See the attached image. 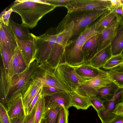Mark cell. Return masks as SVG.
I'll use <instances>...</instances> for the list:
<instances>
[{
  "label": "cell",
  "instance_id": "cell-27",
  "mask_svg": "<svg viewBox=\"0 0 123 123\" xmlns=\"http://www.w3.org/2000/svg\"><path fill=\"white\" fill-rule=\"evenodd\" d=\"M111 45L112 55L122 53L123 50V25L121 24Z\"/></svg>",
  "mask_w": 123,
  "mask_h": 123
},
{
  "label": "cell",
  "instance_id": "cell-11",
  "mask_svg": "<svg viewBox=\"0 0 123 123\" xmlns=\"http://www.w3.org/2000/svg\"><path fill=\"white\" fill-rule=\"evenodd\" d=\"M17 47L27 65L36 60L37 52V36L32 34L29 40L20 41L16 39Z\"/></svg>",
  "mask_w": 123,
  "mask_h": 123
},
{
  "label": "cell",
  "instance_id": "cell-43",
  "mask_svg": "<svg viewBox=\"0 0 123 123\" xmlns=\"http://www.w3.org/2000/svg\"><path fill=\"white\" fill-rule=\"evenodd\" d=\"M36 105L30 114L28 115H26V123H34Z\"/></svg>",
  "mask_w": 123,
  "mask_h": 123
},
{
  "label": "cell",
  "instance_id": "cell-30",
  "mask_svg": "<svg viewBox=\"0 0 123 123\" xmlns=\"http://www.w3.org/2000/svg\"><path fill=\"white\" fill-rule=\"evenodd\" d=\"M109 78L119 88H123V72L112 69L106 71Z\"/></svg>",
  "mask_w": 123,
  "mask_h": 123
},
{
  "label": "cell",
  "instance_id": "cell-19",
  "mask_svg": "<svg viewBox=\"0 0 123 123\" xmlns=\"http://www.w3.org/2000/svg\"><path fill=\"white\" fill-rule=\"evenodd\" d=\"M0 102L6 106L11 79L4 67L2 62L0 63Z\"/></svg>",
  "mask_w": 123,
  "mask_h": 123
},
{
  "label": "cell",
  "instance_id": "cell-17",
  "mask_svg": "<svg viewBox=\"0 0 123 123\" xmlns=\"http://www.w3.org/2000/svg\"><path fill=\"white\" fill-rule=\"evenodd\" d=\"M111 44L97 52L88 61L89 63L97 69L102 68L107 61L112 56Z\"/></svg>",
  "mask_w": 123,
  "mask_h": 123
},
{
  "label": "cell",
  "instance_id": "cell-31",
  "mask_svg": "<svg viewBox=\"0 0 123 123\" xmlns=\"http://www.w3.org/2000/svg\"><path fill=\"white\" fill-rule=\"evenodd\" d=\"M123 61V55L122 53L112 55L106 62L102 68L106 70L112 69Z\"/></svg>",
  "mask_w": 123,
  "mask_h": 123
},
{
  "label": "cell",
  "instance_id": "cell-21",
  "mask_svg": "<svg viewBox=\"0 0 123 123\" xmlns=\"http://www.w3.org/2000/svg\"><path fill=\"white\" fill-rule=\"evenodd\" d=\"M8 26L13 33L16 39L20 41L30 39L32 33L29 32L28 28L22 24L17 23L10 18Z\"/></svg>",
  "mask_w": 123,
  "mask_h": 123
},
{
  "label": "cell",
  "instance_id": "cell-8",
  "mask_svg": "<svg viewBox=\"0 0 123 123\" xmlns=\"http://www.w3.org/2000/svg\"><path fill=\"white\" fill-rule=\"evenodd\" d=\"M96 77L86 80L76 91L79 94L88 97L96 96L99 90L112 82L107 76L106 72L98 69Z\"/></svg>",
  "mask_w": 123,
  "mask_h": 123
},
{
  "label": "cell",
  "instance_id": "cell-4",
  "mask_svg": "<svg viewBox=\"0 0 123 123\" xmlns=\"http://www.w3.org/2000/svg\"><path fill=\"white\" fill-rule=\"evenodd\" d=\"M62 28L59 31L55 43L47 61L50 65L56 68L65 62V49L74 33V23L72 21L61 24Z\"/></svg>",
  "mask_w": 123,
  "mask_h": 123
},
{
  "label": "cell",
  "instance_id": "cell-46",
  "mask_svg": "<svg viewBox=\"0 0 123 123\" xmlns=\"http://www.w3.org/2000/svg\"><path fill=\"white\" fill-rule=\"evenodd\" d=\"M113 10L116 13L120 15L123 23V5L121 7Z\"/></svg>",
  "mask_w": 123,
  "mask_h": 123
},
{
  "label": "cell",
  "instance_id": "cell-44",
  "mask_svg": "<svg viewBox=\"0 0 123 123\" xmlns=\"http://www.w3.org/2000/svg\"><path fill=\"white\" fill-rule=\"evenodd\" d=\"M12 123H26V115L20 118H15L11 119Z\"/></svg>",
  "mask_w": 123,
  "mask_h": 123
},
{
  "label": "cell",
  "instance_id": "cell-34",
  "mask_svg": "<svg viewBox=\"0 0 123 123\" xmlns=\"http://www.w3.org/2000/svg\"><path fill=\"white\" fill-rule=\"evenodd\" d=\"M68 110L64 107L62 108L58 114L55 123H68Z\"/></svg>",
  "mask_w": 123,
  "mask_h": 123
},
{
  "label": "cell",
  "instance_id": "cell-33",
  "mask_svg": "<svg viewBox=\"0 0 123 123\" xmlns=\"http://www.w3.org/2000/svg\"><path fill=\"white\" fill-rule=\"evenodd\" d=\"M91 106L98 112L105 108L103 102L96 96H92L88 97Z\"/></svg>",
  "mask_w": 123,
  "mask_h": 123
},
{
  "label": "cell",
  "instance_id": "cell-32",
  "mask_svg": "<svg viewBox=\"0 0 123 123\" xmlns=\"http://www.w3.org/2000/svg\"><path fill=\"white\" fill-rule=\"evenodd\" d=\"M62 107L51 108L45 111L44 117L46 118L47 123H55L58 114Z\"/></svg>",
  "mask_w": 123,
  "mask_h": 123
},
{
  "label": "cell",
  "instance_id": "cell-10",
  "mask_svg": "<svg viewBox=\"0 0 123 123\" xmlns=\"http://www.w3.org/2000/svg\"><path fill=\"white\" fill-rule=\"evenodd\" d=\"M56 68L62 78L72 91H76L86 80L80 77L74 68L66 62L60 64Z\"/></svg>",
  "mask_w": 123,
  "mask_h": 123
},
{
  "label": "cell",
  "instance_id": "cell-6",
  "mask_svg": "<svg viewBox=\"0 0 123 123\" xmlns=\"http://www.w3.org/2000/svg\"><path fill=\"white\" fill-rule=\"evenodd\" d=\"M39 64L36 60L30 63L23 72L12 78L7 100L19 93L23 95L32 80V77Z\"/></svg>",
  "mask_w": 123,
  "mask_h": 123
},
{
  "label": "cell",
  "instance_id": "cell-18",
  "mask_svg": "<svg viewBox=\"0 0 123 123\" xmlns=\"http://www.w3.org/2000/svg\"><path fill=\"white\" fill-rule=\"evenodd\" d=\"M0 45L9 47L13 51L17 47L16 39L8 26L0 25Z\"/></svg>",
  "mask_w": 123,
  "mask_h": 123
},
{
  "label": "cell",
  "instance_id": "cell-9",
  "mask_svg": "<svg viewBox=\"0 0 123 123\" xmlns=\"http://www.w3.org/2000/svg\"><path fill=\"white\" fill-rule=\"evenodd\" d=\"M110 0H74L66 7L68 13L104 9L110 10Z\"/></svg>",
  "mask_w": 123,
  "mask_h": 123
},
{
  "label": "cell",
  "instance_id": "cell-50",
  "mask_svg": "<svg viewBox=\"0 0 123 123\" xmlns=\"http://www.w3.org/2000/svg\"><path fill=\"white\" fill-rule=\"evenodd\" d=\"M122 2L123 3V0H121Z\"/></svg>",
  "mask_w": 123,
  "mask_h": 123
},
{
  "label": "cell",
  "instance_id": "cell-52",
  "mask_svg": "<svg viewBox=\"0 0 123 123\" xmlns=\"http://www.w3.org/2000/svg\"></svg>",
  "mask_w": 123,
  "mask_h": 123
},
{
  "label": "cell",
  "instance_id": "cell-24",
  "mask_svg": "<svg viewBox=\"0 0 123 123\" xmlns=\"http://www.w3.org/2000/svg\"><path fill=\"white\" fill-rule=\"evenodd\" d=\"M72 106L77 110H86L91 106L88 97L82 95L75 90L70 93Z\"/></svg>",
  "mask_w": 123,
  "mask_h": 123
},
{
  "label": "cell",
  "instance_id": "cell-49",
  "mask_svg": "<svg viewBox=\"0 0 123 123\" xmlns=\"http://www.w3.org/2000/svg\"><path fill=\"white\" fill-rule=\"evenodd\" d=\"M40 123H47L46 119L44 117L41 120Z\"/></svg>",
  "mask_w": 123,
  "mask_h": 123
},
{
  "label": "cell",
  "instance_id": "cell-35",
  "mask_svg": "<svg viewBox=\"0 0 123 123\" xmlns=\"http://www.w3.org/2000/svg\"><path fill=\"white\" fill-rule=\"evenodd\" d=\"M0 123H12L11 119L7 112L6 106L0 103Z\"/></svg>",
  "mask_w": 123,
  "mask_h": 123
},
{
  "label": "cell",
  "instance_id": "cell-29",
  "mask_svg": "<svg viewBox=\"0 0 123 123\" xmlns=\"http://www.w3.org/2000/svg\"><path fill=\"white\" fill-rule=\"evenodd\" d=\"M46 105L45 98L41 94L36 104L34 123H40L44 116Z\"/></svg>",
  "mask_w": 123,
  "mask_h": 123
},
{
  "label": "cell",
  "instance_id": "cell-39",
  "mask_svg": "<svg viewBox=\"0 0 123 123\" xmlns=\"http://www.w3.org/2000/svg\"><path fill=\"white\" fill-rule=\"evenodd\" d=\"M112 99L116 105L123 101V88L119 87Z\"/></svg>",
  "mask_w": 123,
  "mask_h": 123
},
{
  "label": "cell",
  "instance_id": "cell-25",
  "mask_svg": "<svg viewBox=\"0 0 123 123\" xmlns=\"http://www.w3.org/2000/svg\"><path fill=\"white\" fill-rule=\"evenodd\" d=\"M117 16L113 10H109L104 13L96 21L98 30L101 32L116 20Z\"/></svg>",
  "mask_w": 123,
  "mask_h": 123
},
{
  "label": "cell",
  "instance_id": "cell-2",
  "mask_svg": "<svg viewBox=\"0 0 123 123\" xmlns=\"http://www.w3.org/2000/svg\"><path fill=\"white\" fill-rule=\"evenodd\" d=\"M98 30L96 22L79 34L74 42H68L65 49V62L72 66H76L85 62L82 48L87 40L92 36L101 33Z\"/></svg>",
  "mask_w": 123,
  "mask_h": 123
},
{
  "label": "cell",
  "instance_id": "cell-48",
  "mask_svg": "<svg viewBox=\"0 0 123 123\" xmlns=\"http://www.w3.org/2000/svg\"><path fill=\"white\" fill-rule=\"evenodd\" d=\"M7 7L4 9L1 13L0 15V25L3 22L2 19V17L6 11Z\"/></svg>",
  "mask_w": 123,
  "mask_h": 123
},
{
  "label": "cell",
  "instance_id": "cell-28",
  "mask_svg": "<svg viewBox=\"0 0 123 123\" xmlns=\"http://www.w3.org/2000/svg\"><path fill=\"white\" fill-rule=\"evenodd\" d=\"M0 50L2 62L4 69L7 73L8 65L14 51L7 46L0 45Z\"/></svg>",
  "mask_w": 123,
  "mask_h": 123
},
{
  "label": "cell",
  "instance_id": "cell-16",
  "mask_svg": "<svg viewBox=\"0 0 123 123\" xmlns=\"http://www.w3.org/2000/svg\"><path fill=\"white\" fill-rule=\"evenodd\" d=\"M101 37V33L91 37L82 48L85 62H88L97 53Z\"/></svg>",
  "mask_w": 123,
  "mask_h": 123
},
{
  "label": "cell",
  "instance_id": "cell-20",
  "mask_svg": "<svg viewBox=\"0 0 123 123\" xmlns=\"http://www.w3.org/2000/svg\"><path fill=\"white\" fill-rule=\"evenodd\" d=\"M42 83L32 79L29 86L22 95L24 108L26 111L39 90L42 88Z\"/></svg>",
  "mask_w": 123,
  "mask_h": 123
},
{
  "label": "cell",
  "instance_id": "cell-13",
  "mask_svg": "<svg viewBox=\"0 0 123 123\" xmlns=\"http://www.w3.org/2000/svg\"><path fill=\"white\" fill-rule=\"evenodd\" d=\"M46 105L45 111L54 108L62 107L67 109L71 107L70 93L62 92L45 98Z\"/></svg>",
  "mask_w": 123,
  "mask_h": 123
},
{
  "label": "cell",
  "instance_id": "cell-37",
  "mask_svg": "<svg viewBox=\"0 0 123 123\" xmlns=\"http://www.w3.org/2000/svg\"><path fill=\"white\" fill-rule=\"evenodd\" d=\"M74 0H44L45 3L49 4L55 6H64L65 7L72 2Z\"/></svg>",
  "mask_w": 123,
  "mask_h": 123
},
{
  "label": "cell",
  "instance_id": "cell-5",
  "mask_svg": "<svg viewBox=\"0 0 123 123\" xmlns=\"http://www.w3.org/2000/svg\"><path fill=\"white\" fill-rule=\"evenodd\" d=\"M109 10L104 9L68 13L62 23L73 21L74 23L73 37L80 34L91 24Z\"/></svg>",
  "mask_w": 123,
  "mask_h": 123
},
{
  "label": "cell",
  "instance_id": "cell-42",
  "mask_svg": "<svg viewBox=\"0 0 123 123\" xmlns=\"http://www.w3.org/2000/svg\"><path fill=\"white\" fill-rule=\"evenodd\" d=\"M113 113L117 115L123 116V101L116 105Z\"/></svg>",
  "mask_w": 123,
  "mask_h": 123
},
{
  "label": "cell",
  "instance_id": "cell-1",
  "mask_svg": "<svg viewBox=\"0 0 123 123\" xmlns=\"http://www.w3.org/2000/svg\"><path fill=\"white\" fill-rule=\"evenodd\" d=\"M11 8L20 16L22 24L30 29L35 27L38 21L56 7L46 3L37 2L33 0H16Z\"/></svg>",
  "mask_w": 123,
  "mask_h": 123
},
{
  "label": "cell",
  "instance_id": "cell-14",
  "mask_svg": "<svg viewBox=\"0 0 123 123\" xmlns=\"http://www.w3.org/2000/svg\"><path fill=\"white\" fill-rule=\"evenodd\" d=\"M6 107L7 113L11 119L21 117L26 115L21 93L8 99Z\"/></svg>",
  "mask_w": 123,
  "mask_h": 123
},
{
  "label": "cell",
  "instance_id": "cell-45",
  "mask_svg": "<svg viewBox=\"0 0 123 123\" xmlns=\"http://www.w3.org/2000/svg\"><path fill=\"white\" fill-rule=\"evenodd\" d=\"M109 123H123V116L117 115L115 119Z\"/></svg>",
  "mask_w": 123,
  "mask_h": 123
},
{
  "label": "cell",
  "instance_id": "cell-23",
  "mask_svg": "<svg viewBox=\"0 0 123 123\" xmlns=\"http://www.w3.org/2000/svg\"><path fill=\"white\" fill-rule=\"evenodd\" d=\"M72 66L80 77L86 80L94 78L98 74L99 68L93 67L88 62H85L76 66Z\"/></svg>",
  "mask_w": 123,
  "mask_h": 123
},
{
  "label": "cell",
  "instance_id": "cell-51",
  "mask_svg": "<svg viewBox=\"0 0 123 123\" xmlns=\"http://www.w3.org/2000/svg\"><path fill=\"white\" fill-rule=\"evenodd\" d=\"M122 54H123V52H122Z\"/></svg>",
  "mask_w": 123,
  "mask_h": 123
},
{
  "label": "cell",
  "instance_id": "cell-26",
  "mask_svg": "<svg viewBox=\"0 0 123 123\" xmlns=\"http://www.w3.org/2000/svg\"><path fill=\"white\" fill-rule=\"evenodd\" d=\"M119 87L113 82L98 91L96 96L103 102L111 99Z\"/></svg>",
  "mask_w": 123,
  "mask_h": 123
},
{
  "label": "cell",
  "instance_id": "cell-22",
  "mask_svg": "<svg viewBox=\"0 0 123 123\" xmlns=\"http://www.w3.org/2000/svg\"><path fill=\"white\" fill-rule=\"evenodd\" d=\"M103 103L105 108L97 112L102 123H109L114 119L117 116L113 113L116 104L112 99Z\"/></svg>",
  "mask_w": 123,
  "mask_h": 123
},
{
  "label": "cell",
  "instance_id": "cell-41",
  "mask_svg": "<svg viewBox=\"0 0 123 123\" xmlns=\"http://www.w3.org/2000/svg\"><path fill=\"white\" fill-rule=\"evenodd\" d=\"M12 9L10 8L8 11H6L2 17L3 23L7 26H8L9 19L11 13L12 12Z\"/></svg>",
  "mask_w": 123,
  "mask_h": 123
},
{
  "label": "cell",
  "instance_id": "cell-38",
  "mask_svg": "<svg viewBox=\"0 0 123 123\" xmlns=\"http://www.w3.org/2000/svg\"><path fill=\"white\" fill-rule=\"evenodd\" d=\"M42 88L38 91L31 104L28 107L26 111V115L30 114L36 106L39 97L41 94Z\"/></svg>",
  "mask_w": 123,
  "mask_h": 123
},
{
  "label": "cell",
  "instance_id": "cell-3",
  "mask_svg": "<svg viewBox=\"0 0 123 123\" xmlns=\"http://www.w3.org/2000/svg\"><path fill=\"white\" fill-rule=\"evenodd\" d=\"M32 79L41 82L43 86H52L69 93L72 91L59 73L57 68L53 67L46 62L39 63Z\"/></svg>",
  "mask_w": 123,
  "mask_h": 123
},
{
  "label": "cell",
  "instance_id": "cell-47",
  "mask_svg": "<svg viewBox=\"0 0 123 123\" xmlns=\"http://www.w3.org/2000/svg\"><path fill=\"white\" fill-rule=\"evenodd\" d=\"M112 69L119 72H123V61Z\"/></svg>",
  "mask_w": 123,
  "mask_h": 123
},
{
  "label": "cell",
  "instance_id": "cell-15",
  "mask_svg": "<svg viewBox=\"0 0 123 123\" xmlns=\"http://www.w3.org/2000/svg\"><path fill=\"white\" fill-rule=\"evenodd\" d=\"M28 66L17 47L8 65L7 73L9 77L11 79L14 75L24 71Z\"/></svg>",
  "mask_w": 123,
  "mask_h": 123
},
{
  "label": "cell",
  "instance_id": "cell-12",
  "mask_svg": "<svg viewBox=\"0 0 123 123\" xmlns=\"http://www.w3.org/2000/svg\"><path fill=\"white\" fill-rule=\"evenodd\" d=\"M117 14L116 20L102 31L101 37L97 53L111 44L117 34L121 24L123 23L120 15Z\"/></svg>",
  "mask_w": 123,
  "mask_h": 123
},
{
  "label": "cell",
  "instance_id": "cell-40",
  "mask_svg": "<svg viewBox=\"0 0 123 123\" xmlns=\"http://www.w3.org/2000/svg\"><path fill=\"white\" fill-rule=\"evenodd\" d=\"M110 10H113L121 7L123 5V3L121 0H110Z\"/></svg>",
  "mask_w": 123,
  "mask_h": 123
},
{
  "label": "cell",
  "instance_id": "cell-7",
  "mask_svg": "<svg viewBox=\"0 0 123 123\" xmlns=\"http://www.w3.org/2000/svg\"><path fill=\"white\" fill-rule=\"evenodd\" d=\"M58 32L57 28H51L43 34L37 36L36 60L39 63L47 61L55 43Z\"/></svg>",
  "mask_w": 123,
  "mask_h": 123
},
{
  "label": "cell",
  "instance_id": "cell-36",
  "mask_svg": "<svg viewBox=\"0 0 123 123\" xmlns=\"http://www.w3.org/2000/svg\"><path fill=\"white\" fill-rule=\"evenodd\" d=\"M62 92L63 91L54 87L43 86L42 88L41 95L45 98L52 96L55 94Z\"/></svg>",
  "mask_w": 123,
  "mask_h": 123
}]
</instances>
